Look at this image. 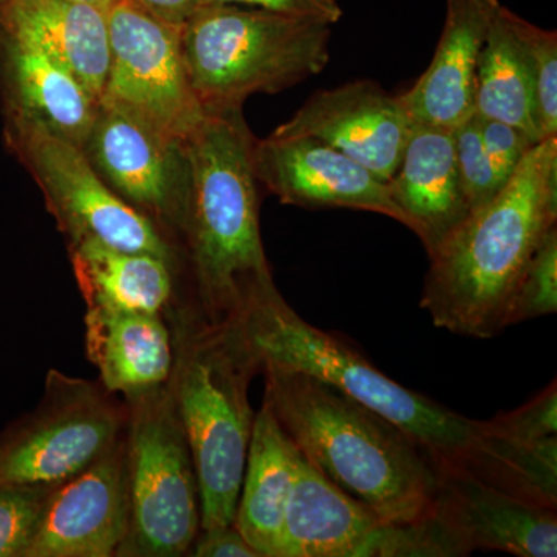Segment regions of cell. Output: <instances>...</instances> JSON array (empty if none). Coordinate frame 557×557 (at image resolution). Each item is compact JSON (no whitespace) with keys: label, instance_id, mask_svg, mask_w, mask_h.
<instances>
[{"label":"cell","instance_id":"cell-1","mask_svg":"<svg viewBox=\"0 0 557 557\" xmlns=\"http://www.w3.org/2000/svg\"><path fill=\"white\" fill-rule=\"evenodd\" d=\"M255 139L242 108L205 112L182 139L188 180L174 251L190 302L212 324L236 319L274 282L260 236Z\"/></svg>","mask_w":557,"mask_h":557},{"label":"cell","instance_id":"cell-2","mask_svg":"<svg viewBox=\"0 0 557 557\" xmlns=\"http://www.w3.org/2000/svg\"><path fill=\"white\" fill-rule=\"evenodd\" d=\"M557 225V137L534 146L504 189L435 251L420 307L435 327L490 339L505 319L528 260Z\"/></svg>","mask_w":557,"mask_h":557},{"label":"cell","instance_id":"cell-3","mask_svg":"<svg viewBox=\"0 0 557 557\" xmlns=\"http://www.w3.org/2000/svg\"><path fill=\"white\" fill-rule=\"evenodd\" d=\"M265 394L296 448L386 523L431 508L437 460L397 424L307 373L265 366Z\"/></svg>","mask_w":557,"mask_h":557},{"label":"cell","instance_id":"cell-4","mask_svg":"<svg viewBox=\"0 0 557 557\" xmlns=\"http://www.w3.org/2000/svg\"><path fill=\"white\" fill-rule=\"evenodd\" d=\"M174 364L168 381L196 467L200 530L234 525L252 423L248 387L259 366L236 322L212 324L189 299H174Z\"/></svg>","mask_w":557,"mask_h":557},{"label":"cell","instance_id":"cell-5","mask_svg":"<svg viewBox=\"0 0 557 557\" xmlns=\"http://www.w3.org/2000/svg\"><path fill=\"white\" fill-rule=\"evenodd\" d=\"M233 321L259 372L274 366L307 373L397 424L438 463L467 467L480 421L388 379L351 344L300 318L274 282L252 293Z\"/></svg>","mask_w":557,"mask_h":557},{"label":"cell","instance_id":"cell-6","mask_svg":"<svg viewBox=\"0 0 557 557\" xmlns=\"http://www.w3.org/2000/svg\"><path fill=\"white\" fill-rule=\"evenodd\" d=\"M332 27L233 3L200 5L180 28L190 89L203 112H220L296 86L327 67Z\"/></svg>","mask_w":557,"mask_h":557},{"label":"cell","instance_id":"cell-7","mask_svg":"<svg viewBox=\"0 0 557 557\" xmlns=\"http://www.w3.org/2000/svg\"><path fill=\"white\" fill-rule=\"evenodd\" d=\"M126 399L129 530L116 556L189 555L200 533V493L168 383Z\"/></svg>","mask_w":557,"mask_h":557},{"label":"cell","instance_id":"cell-8","mask_svg":"<svg viewBox=\"0 0 557 557\" xmlns=\"http://www.w3.org/2000/svg\"><path fill=\"white\" fill-rule=\"evenodd\" d=\"M5 148L28 171L67 244L97 240L127 252H146L177 267L161 231L120 199L75 143L33 121L3 116Z\"/></svg>","mask_w":557,"mask_h":557},{"label":"cell","instance_id":"cell-9","mask_svg":"<svg viewBox=\"0 0 557 557\" xmlns=\"http://www.w3.org/2000/svg\"><path fill=\"white\" fill-rule=\"evenodd\" d=\"M126 420L100 381L51 369L39 405L0 431V485H60L104 456Z\"/></svg>","mask_w":557,"mask_h":557},{"label":"cell","instance_id":"cell-10","mask_svg":"<svg viewBox=\"0 0 557 557\" xmlns=\"http://www.w3.org/2000/svg\"><path fill=\"white\" fill-rule=\"evenodd\" d=\"M109 72L100 101L109 102L182 141L205 116L186 76L180 28L131 0L106 11Z\"/></svg>","mask_w":557,"mask_h":557},{"label":"cell","instance_id":"cell-11","mask_svg":"<svg viewBox=\"0 0 557 557\" xmlns=\"http://www.w3.org/2000/svg\"><path fill=\"white\" fill-rule=\"evenodd\" d=\"M81 149L102 182L149 219L174 248L188 180L182 141L100 101Z\"/></svg>","mask_w":557,"mask_h":557},{"label":"cell","instance_id":"cell-12","mask_svg":"<svg viewBox=\"0 0 557 557\" xmlns=\"http://www.w3.org/2000/svg\"><path fill=\"white\" fill-rule=\"evenodd\" d=\"M129 518L124 431L104 456L53 487L22 557L116 556Z\"/></svg>","mask_w":557,"mask_h":557},{"label":"cell","instance_id":"cell-13","mask_svg":"<svg viewBox=\"0 0 557 557\" xmlns=\"http://www.w3.org/2000/svg\"><path fill=\"white\" fill-rule=\"evenodd\" d=\"M413 126L398 95L375 81L359 79L311 95L271 137L317 138L387 183L398 170Z\"/></svg>","mask_w":557,"mask_h":557},{"label":"cell","instance_id":"cell-14","mask_svg":"<svg viewBox=\"0 0 557 557\" xmlns=\"http://www.w3.org/2000/svg\"><path fill=\"white\" fill-rule=\"evenodd\" d=\"M256 178L281 203L375 212L408 226V218L381 182L338 149L310 137L255 139Z\"/></svg>","mask_w":557,"mask_h":557},{"label":"cell","instance_id":"cell-15","mask_svg":"<svg viewBox=\"0 0 557 557\" xmlns=\"http://www.w3.org/2000/svg\"><path fill=\"white\" fill-rule=\"evenodd\" d=\"M431 508L471 552L519 557L557 556L556 509L528 504L475 478L467 469L438 463Z\"/></svg>","mask_w":557,"mask_h":557},{"label":"cell","instance_id":"cell-16","mask_svg":"<svg viewBox=\"0 0 557 557\" xmlns=\"http://www.w3.org/2000/svg\"><path fill=\"white\" fill-rule=\"evenodd\" d=\"M100 100L49 51L0 27V113L33 121L83 148Z\"/></svg>","mask_w":557,"mask_h":557},{"label":"cell","instance_id":"cell-17","mask_svg":"<svg viewBox=\"0 0 557 557\" xmlns=\"http://www.w3.org/2000/svg\"><path fill=\"white\" fill-rule=\"evenodd\" d=\"M498 5L500 0H446L445 25L431 64L398 95L413 124L454 131L474 115L480 53Z\"/></svg>","mask_w":557,"mask_h":557},{"label":"cell","instance_id":"cell-18","mask_svg":"<svg viewBox=\"0 0 557 557\" xmlns=\"http://www.w3.org/2000/svg\"><path fill=\"white\" fill-rule=\"evenodd\" d=\"M388 193L423 242L428 258L471 214L456 160L453 131L413 126Z\"/></svg>","mask_w":557,"mask_h":557},{"label":"cell","instance_id":"cell-19","mask_svg":"<svg viewBox=\"0 0 557 557\" xmlns=\"http://www.w3.org/2000/svg\"><path fill=\"white\" fill-rule=\"evenodd\" d=\"M381 522L299 453L278 557H362Z\"/></svg>","mask_w":557,"mask_h":557},{"label":"cell","instance_id":"cell-20","mask_svg":"<svg viewBox=\"0 0 557 557\" xmlns=\"http://www.w3.org/2000/svg\"><path fill=\"white\" fill-rule=\"evenodd\" d=\"M84 321L87 357L110 394L127 398L170 381L174 348L163 313L87 307Z\"/></svg>","mask_w":557,"mask_h":557},{"label":"cell","instance_id":"cell-21","mask_svg":"<svg viewBox=\"0 0 557 557\" xmlns=\"http://www.w3.org/2000/svg\"><path fill=\"white\" fill-rule=\"evenodd\" d=\"M0 27L49 51L100 100L110 61L104 11L76 0H0Z\"/></svg>","mask_w":557,"mask_h":557},{"label":"cell","instance_id":"cell-22","mask_svg":"<svg viewBox=\"0 0 557 557\" xmlns=\"http://www.w3.org/2000/svg\"><path fill=\"white\" fill-rule=\"evenodd\" d=\"M299 450L263 399L255 416L234 525L262 557H278Z\"/></svg>","mask_w":557,"mask_h":557},{"label":"cell","instance_id":"cell-23","mask_svg":"<svg viewBox=\"0 0 557 557\" xmlns=\"http://www.w3.org/2000/svg\"><path fill=\"white\" fill-rule=\"evenodd\" d=\"M87 307L164 313L174 299V267L146 252H127L97 240L67 244Z\"/></svg>","mask_w":557,"mask_h":557},{"label":"cell","instance_id":"cell-24","mask_svg":"<svg viewBox=\"0 0 557 557\" xmlns=\"http://www.w3.org/2000/svg\"><path fill=\"white\" fill-rule=\"evenodd\" d=\"M474 113L504 121L544 141L534 108L533 64L522 33V17L498 5L480 53Z\"/></svg>","mask_w":557,"mask_h":557},{"label":"cell","instance_id":"cell-25","mask_svg":"<svg viewBox=\"0 0 557 557\" xmlns=\"http://www.w3.org/2000/svg\"><path fill=\"white\" fill-rule=\"evenodd\" d=\"M463 469L509 496L557 508V437L522 442L496 434L480 421L478 448Z\"/></svg>","mask_w":557,"mask_h":557},{"label":"cell","instance_id":"cell-26","mask_svg":"<svg viewBox=\"0 0 557 557\" xmlns=\"http://www.w3.org/2000/svg\"><path fill=\"white\" fill-rule=\"evenodd\" d=\"M471 549L434 509L403 523L381 522L362 557H463Z\"/></svg>","mask_w":557,"mask_h":557},{"label":"cell","instance_id":"cell-27","mask_svg":"<svg viewBox=\"0 0 557 557\" xmlns=\"http://www.w3.org/2000/svg\"><path fill=\"white\" fill-rule=\"evenodd\" d=\"M557 311V225L549 228L528 260L509 300L505 325L520 324Z\"/></svg>","mask_w":557,"mask_h":557},{"label":"cell","instance_id":"cell-28","mask_svg":"<svg viewBox=\"0 0 557 557\" xmlns=\"http://www.w3.org/2000/svg\"><path fill=\"white\" fill-rule=\"evenodd\" d=\"M453 134L458 175L472 212L490 203L507 183L498 177L483 146L478 113L458 124Z\"/></svg>","mask_w":557,"mask_h":557},{"label":"cell","instance_id":"cell-29","mask_svg":"<svg viewBox=\"0 0 557 557\" xmlns=\"http://www.w3.org/2000/svg\"><path fill=\"white\" fill-rule=\"evenodd\" d=\"M57 485H0V557H22Z\"/></svg>","mask_w":557,"mask_h":557},{"label":"cell","instance_id":"cell-30","mask_svg":"<svg viewBox=\"0 0 557 557\" xmlns=\"http://www.w3.org/2000/svg\"><path fill=\"white\" fill-rule=\"evenodd\" d=\"M522 33L533 64L534 108L542 139L557 137V33L522 17Z\"/></svg>","mask_w":557,"mask_h":557},{"label":"cell","instance_id":"cell-31","mask_svg":"<svg viewBox=\"0 0 557 557\" xmlns=\"http://www.w3.org/2000/svg\"><path fill=\"white\" fill-rule=\"evenodd\" d=\"M486 428L505 437L539 442L557 437V387L553 381L547 388L530 399L522 408L500 413L485 421Z\"/></svg>","mask_w":557,"mask_h":557},{"label":"cell","instance_id":"cell-32","mask_svg":"<svg viewBox=\"0 0 557 557\" xmlns=\"http://www.w3.org/2000/svg\"><path fill=\"white\" fill-rule=\"evenodd\" d=\"M480 135L491 163L502 182L508 183L519 164L539 143L504 121L480 119Z\"/></svg>","mask_w":557,"mask_h":557},{"label":"cell","instance_id":"cell-33","mask_svg":"<svg viewBox=\"0 0 557 557\" xmlns=\"http://www.w3.org/2000/svg\"><path fill=\"white\" fill-rule=\"evenodd\" d=\"M207 3L251 7V9L324 22L329 25L338 24L344 16L343 7L338 0H200V5H207Z\"/></svg>","mask_w":557,"mask_h":557},{"label":"cell","instance_id":"cell-34","mask_svg":"<svg viewBox=\"0 0 557 557\" xmlns=\"http://www.w3.org/2000/svg\"><path fill=\"white\" fill-rule=\"evenodd\" d=\"M190 556L196 557H262L248 544L236 525L200 530Z\"/></svg>","mask_w":557,"mask_h":557},{"label":"cell","instance_id":"cell-35","mask_svg":"<svg viewBox=\"0 0 557 557\" xmlns=\"http://www.w3.org/2000/svg\"><path fill=\"white\" fill-rule=\"evenodd\" d=\"M157 20L182 28L190 14L200 7V0H131Z\"/></svg>","mask_w":557,"mask_h":557},{"label":"cell","instance_id":"cell-36","mask_svg":"<svg viewBox=\"0 0 557 557\" xmlns=\"http://www.w3.org/2000/svg\"><path fill=\"white\" fill-rule=\"evenodd\" d=\"M76 2L87 3V5L95 7V9L104 11L106 13L115 0H76Z\"/></svg>","mask_w":557,"mask_h":557}]
</instances>
